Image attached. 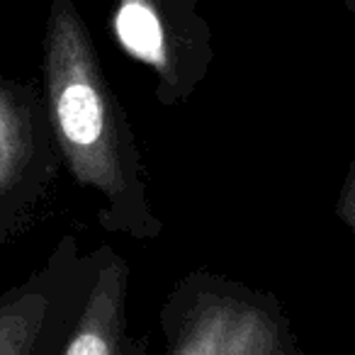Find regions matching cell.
Instances as JSON below:
<instances>
[{"label":"cell","instance_id":"52a82bcc","mask_svg":"<svg viewBox=\"0 0 355 355\" xmlns=\"http://www.w3.org/2000/svg\"><path fill=\"white\" fill-rule=\"evenodd\" d=\"M336 217L340 219L345 229L350 232L355 243V156L348 166V173L343 178V185L338 190V198H336Z\"/></svg>","mask_w":355,"mask_h":355},{"label":"cell","instance_id":"3957f363","mask_svg":"<svg viewBox=\"0 0 355 355\" xmlns=\"http://www.w3.org/2000/svg\"><path fill=\"white\" fill-rule=\"evenodd\" d=\"M110 27L119 49L153 73L163 107L185 105L207 78L214 46L200 0H114Z\"/></svg>","mask_w":355,"mask_h":355},{"label":"cell","instance_id":"6da1fadb","mask_svg":"<svg viewBox=\"0 0 355 355\" xmlns=\"http://www.w3.org/2000/svg\"><path fill=\"white\" fill-rule=\"evenodd\" d=\"M44 88L51 137L76 183L103 200L100 224L137 241L161 236L163 222L153 212L137 137L71 0H51Z\"/></svg>","mask_w":355,"mask_h":355},{"label":"cell","instance_id":"5b68a950","mask_svg":"<svg viewBox=\"0 0 355 355\" xmlns=\"http://www.w3.org/2000/svg\"><path fill=\"white\" fill-rule=\"evenodd\" d=\"M129 263L110 243L95 248V272L59 355H146L148 336L129 324Z\"/></svg>","mask_w":355,"mask_h":355},{"label":"cell","instance_id":"7a4b0ae2","mask_svg":"<svg viewBox=\"0 0 355 355\" xmlns=\"http://www.w3.org/2000/svg\"><path fill=\"white\" fill-rule=\"evenodd\" d=\"M163 355H275L292 324L272 292L212 270H193L158 311Z\"/></svg>","mask_w":355,"mask_h":355},{"label":"cell","instance_id":"8992f818","mask_svg":"<svg viewBox=\"0 0 355 355\" xmlns=\"http://www.w3.org/2000/svg\"><path fill=\"white\" fill-rule=\"evenodd\" d=\"M42 158L32 107L17 90L0 83V198L22 183Z\"/></svg>","mask_w":355,"mask_h":355},{"label":"cell","instance_id":"9c48e42d","mask_svg":"<svg viewBox=\"0 0 355 355\" xmlns=\"http://www.w3.org/2000/svg\"><path fill=\"white\" fill-rule=\"evenodd\" d=\"M340 3H343V6H345V10H348L350 15L355 17V0H340Z\"/></svg>","mask_w":355,"mask_h":355},{"label":"cell","instance_id":"ba28073f","mask_svg":"<svg viewBox=\"0 0 355 355\" xmlns=\"http://www.w3.org/2000/svg\"><path fill=\"white\" fill-rule=\"evenodd\" d=\"M275 355H306V353H304V350L300 348V343H297V338H295V336H292V338L287 340V343L282 345V348L277 350Z\"/></svg>","mask_w":355,"mask_h":355},{"label":"cell","instance_id":"277c9868","mask_svg":"<svg viewBox=\"0 0 355 355\" xmlns=\"http://www.w3.org/2000/svg\"><path fill=\"white\" fill-rule=\"evenodd\" d=\"M95 272V251L80 256L73 241L35 282L0 304V355H44V348L69 338Z\"/></svg>","mask_w":355,"mask_h":355}]
</instances>
